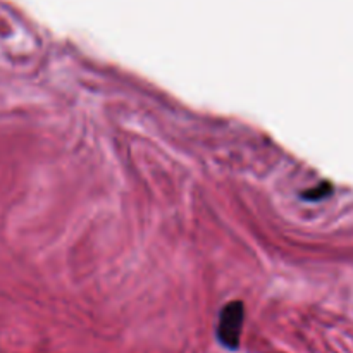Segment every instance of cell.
<instances>
[{"label": "cell", "mask_w": 353, "mask_h": 353, "mask_svg": "<svg viewBox=\"0 0 353 353\" xmlns=\"http://www.w3.org/2000/svg\"><path fill=\"white\" fill-rule=\"evenodd\" d=\"M245 323V305L241 300L226 303L219 314L217 324V340L228 350H236L240 347L241 330Z\"/></svg>", "instance_id": "cell-1"}, {"label": "cell", "mask_w": 353, "mask_h": 353, "mask_svg": "<svg viewBox=\"0 0 353 353\" xmlns=\"http://www.w3.org/2000/svg\"><path fill=\"white\" fill-rule=\"evenodd\" d=\"M330 190H331L330 183H323V185H319V186H317V188L307 190V193H303V199H307V200H319V199H323V196L330 195Z\"/></svg>", "instance_id": "cell-2"}]
</instances>
